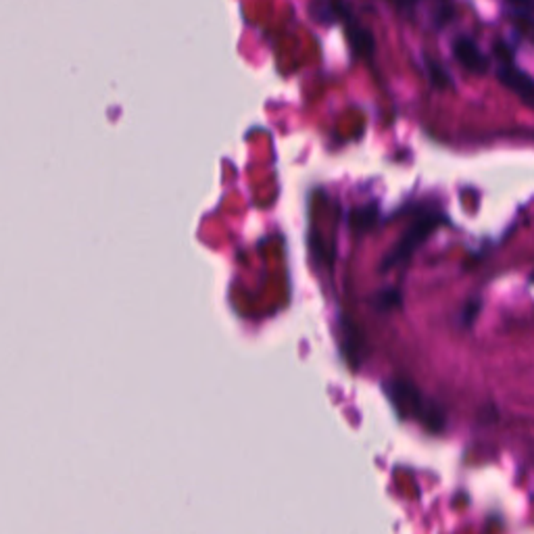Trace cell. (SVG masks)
Segmentation results:
<instances>
[{
    "instance_id": "6da1fadb",
    "label": "cell",
    "mask_w": 534,
    "mask_h": 534,
    "mask_svg": "<svg viewBox=\"0 0 534 534\" xmlns=\"http://www.w3.org/2000/svg\"><path fill=\"white\" fill-rule=\"evenodd\" d=\"M385 393L391 399V403L397 407L401 415H413L420 420L430 432H443L447 426V413L437 401L428 399L421 394L418 386L410 380H388Z\"/></svg>"
},
{
    "instance_id": "7a4b0ae2",
    "label": "cell",
    "mask_w": 534,
    "mask_h": 534,
    "mask_svg": "<svg viewBox=\"0 0 534 534\" xmlns=\"http://www.w3.org/2000/svg\"><path fill=\"white\" fill-rule=\"evenodd\" d=\"M440 223H445V215L439 213V211H424V213H420L418 217H415V222L410 228H407L403 239H401L397 245L391 249V253L382 259V263H380L382 272L397 267V266H401V263H405L407 259H410L415 250H418V247L424 245V242L428 240V236H430L434 230L440 226Z\"/></svg>"
},
{
    "instance_id": "3957f363",
    "label": "cell",
    "mask_w": 534,
    "mask_h": 534,
    "mask_svg": "<svg viewBox=\"0 0 534 534\" xmlns=\"http://www.w3.org/2000/svg\"><path fill=\"white\" fill-rule=\"evenodd\" d=\"M332 3L336 22L345 25L348 44H351L355 57H372L376 50V41L374 34L364 25L359 23V19L355 17L351 6H348L347 0H330Z\"/></svg>"
},
{
    "instance_id": "277c9868",
    "label": "cell",
    "mask_w": 534,
    "mask_h": 534,
    "mask_svg": "<svg viewBox=\"0 0 534 534\" xmlns=\"http://www.w3.org/2000/svg\"><path fill=\"white\" fill-rule=\"evenodd\" d=\"M453 55L457 59V63L461 68L472 71V74L483 76L489 71V57L484 55L483 50L478 49V44L474 42V38L470 36H457L453 42Z\"/></svg>"
},
{
    "instance_id": "5b68a950",
    "label": "cell",
    "mask_w": 534,
    "mask_h": 534,
    "mask_svg": "<svg viewBox=\"0 0 534 534\" xmlns=\"http://www.w3.org/2000/svg\"><path fill=\"white\" fill-rule=\"evenodd\" d=\"M497 80L503 84L505 88L516 92V95L522 98L526 104H532V101H534V82H532V77L526 74V71L518 69L513 63H503L497 69Z\"/></svg>"
},
{
    "instance_id": "8992f818",
    "label": "cell",
    "mask_w": 534,
    "mask_h": 534,
    "mask_svg": "<svg viewBox=\"0 0 534 534\" xmlns=\"http://www.w3.org/2000/svg\"><path fill=\"white\" fill-rule=\"evenodd\" d=\"M342 348H345V355L348 364L353 366V370H358V366L364 359V339L355 330L353 324H345V332H342Z\"/></svg>"
},
{
    "instance_id": "52a82bcc",
    "label": "cell",
    "mask_w": 534,
    "mask_h": 534,
    "mask_svg": "<svg viewBox=\"0 0 534 534\" xmlns=\"http://www.w3.org/2000/svg\"><path fill=\"white\" fill-rule=\"evenodd\" d=\"M403 305V293L399 288H385L378 290L372 296V307L376 313H391Z\"/></svg>"
},
{
    "instance_id": "ba28073f",
    "label": "cell",
    "mask_w": 534,
    "mask_h": 534,
    "mask_svg": "<svg viewBox=\"0 0 534 534\" xmlns=\"http://www.w3.org/2000/svg\"><path fill=\"white\" fill-rule=\"evenodd\" d=\"M380 220V211L376 205H366L358 207L351 211V226L355 232H366V230H372Z\"/></svg>"
},
{
    "instance_id": "9c48e42d",
    "label": "cell",
    "mask_w": 534,
    "mask_h": 534,
    "mask_svg": "<svg viewBox=\"0 0 534 534\" xmlns=\"http://www.w3.org/2000/svg\"><path fill=\"white\" fill-rule=\"evenodd\" d=\"M424 65H426V74H428V80L434 86L437 90H447L453 86V80L449 76V71H447L443 65H440L437 59L432 57H424Z\"/></svg>"
},
{
    "instance_id": "30bf717a",
    "label": "cell",
    "mask_w": 534,
    "mask_h": 534,
    "mask_svg": "<svg viewBox=\"0 0 534 534\" xmlns=\"http://www.w3.org/2000/svg\"><path fill=\"white\" fill-rule=\"evenodd\" d=\"M309 15L321 25L336 23V15L330 0H312V3H309Z\"/></svg>"
},
{
    "instance_id": "8fae6325",
    "label": "cell",
    "mask_w": 534,
    "mask_h": 534,
    "mask_svg": "<svg viewBox=\"0 0 534 534\" xmlns=\"http://www.w3.org/2000/svg\"><path fill=\"white\" fill-rule=\"evenodd\" d=\"M480 313V301L478 299H472V301H467L466 303V307H464V312H461V326H472L474 324V320H476V315Z\"/></svg>"
},
{
    "instance_id": "7c38bea8",
    "label": "cell",
    "mask_w": 534,
    "mask_h": 534,
    "mask_svg": "<svg viewBox=\"0 0 534 534\" xmlns=\"http://www.w3.org/2000/svg\"><path fill=\"white\" fill-rule=\"evenodd\" d=\"M493 52H494V57L499 59V61H503V63H513V50H511V46H507L503 41H497V42H494Z\"/></svg>"
},
{
    "instance_id": "4fadbf2b",
    "label": "cell",
    "mask_w": 534,
    "mask_h": 534,
    "mask_svg": "<svg viewBox=\"0 0 534 534\" xmlns=\"http://www.w3.org/2000/svg\"><path fill=\"white\" fill-rule=\"evenodd\" d=\"M451 17H453L451 6H443V9L439 11V15L434 17V25H437V28H443L447 22H451Z\"/></svg>"
},
{
    "instance_id": "5bb4252c",
    "label": "cell",
    "mask_w": 534,
    "mask_h": 534,
    "mask_svg": "<svg viewBox=\"0 0 534 534\" xmlns=\"http://www.w3.org/2000/svg\"><path fill=\"white\" fill-rule=\"evenodd\" d=\"M393 5H397L399 9H412V6L418 3V0H391Z\"/></svg>"
}]
</instances>
